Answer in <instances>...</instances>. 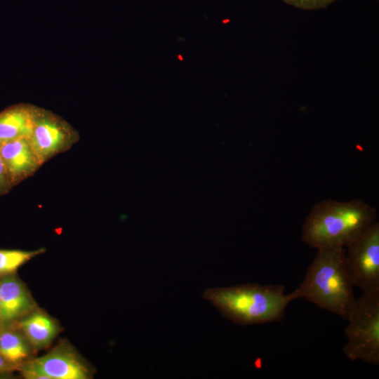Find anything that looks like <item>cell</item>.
<instances>
[{
    "label": "cell",
    "instance_id": "cell-1",
    "mask_svg": "<svg viewBox=\"0 0 379 379\" xmlns=\"http://www.w3.org/2000/svg\"><path fill=\"white\" fill-rule=\"evenodd\" d=\"M317 250L304 279L290 293L293 300L303 298L346 320L356 298L345 262V248Z\"/></svg>",
    "mask_w": 379,
    "mask_h": 379
},
{
    "label": "cell",
    "instance_id": "cell-2",
    "mask_svg": "<svg viewBox=\"0 0 379 379\" xmlns=\"http://www.w3.org/2000/svg\"><path fill=\"white\" fill-rule=\"evenodd\" d=\"M375 208L363 200H324L316 204L305 218L302 239L312 248L346 247L376 222Z\"/></svg>",
    "mask_w": 379,
    "mask_h": 379
},
{
    "label": "cell",
    "instance_id": "cell-3",
    "mask_svg": "<svg viewBox=\"0 0 379 379\" xmlns=\"http://www.w3.org/2000/svg\"><path fill=\"white\" fill-rule=\"evenodd\" d=\"M203 298L227 319L241 326L281 321L293 300L284 285L258 284L208 288Z\"/></svg>",
    "mask_w": 379,
    "mask_h": 379
},
{
    "label": "cell",
    "instance_id": "cell-4",
    "mask_svg": "<svg viewBox=\"0 0 379 379\" xmlns=\"http://www.w3.org/2000/svg\"><path fill=\"white\" fill-rule=\"evenodd\" d=\"M346 320L344 354L352 361L379 365V290L356 298Z\"/></svg>",
    "mask_w": 379,
    "mask_h": 379
},
{
    "label": "cell",
    "instance_id": "cell-5",
    "mask_svg": "<svg viewBox=\"0 0 379 379\" xmlns=\"http://www.w3.org/2000/svg\"><path fill=\"white\" fill-rule=\"evenodd\" d=\"M345 262L354 287L379 290V224L375 222L347 246Z\"/></svg>",
    "mask_w": 379,
    "mask_h": 379
},
{
    "label": "cell",
    "instance_id": "cell-6",
    "mask_svg": "<svg viewBox=\"0 0 379 379\" xmlns=\"http://www.w3.org/2000/svg\"><path fill=\"white\" fill-rule=\"evenodd\" d=\"M28 379H87L91 371L72 349L57 347L46 354L18 365Z\"/></svg>",
    "mask_w": 379,
    "mask_h": 379
},
{
    "label": "cell",
    "instance_id": "cell-7",
    "mask_svg": "<svg viewBox=\"0 0 379 379\" xmlns=\"http://www.w3.org/2000/svg\"><path fill=\"white\" fill-rule=\"evenodd\" d=\"M29 140L42 164L69 147L75 141V137L64 122L39 112Z\"/></svg>",
    "mask_w": 379,
    "mask_h": 379
},
{
    "label": "cell",
    "instance_id": "cell-8",
    "mask_svg": "<svg viewBox=\"0 0 379 379\" xmlns=\"http://www.w3.org/2000/svg\"><path fill=\"white\" fill-rule=\"evenodd\" d=\"M0 156L12 187L30 176L41 165L29 138L0 143Z\"/></svg>",
    "mask_w": 379,
    "mask_h": 379
},
{
    "label": "cell",
    "instance_id": "cell-9",
    "mask_svg": "<svg viewBox=\"0 0 379 379\" xmlns=\"http://www.w3.org/2000/svg\"><path fill=\"white\" fill-rule=\"evenodd\" d=\"M33 300L14 274L0 277V324H10L31 312Z\"/></svg>",
    "mask_w": 379,
    "mask_h": 379
},
{
    "label": "cell",
    "instance_id": "cell-10",
    "mask_svg": "<svg viewBox=\"0 0 379 379\" xmlns=\"http://www.w3.org/2000/svg\"><path fill=\"white\" fill-rule=\"evenodd\" d=\"M39 111L29 106L18 105L0 112V143L29 138Z\"/></svg>",
    "mask_w": 379,
    "mask_h": 379
},
{
    "label": "cell",
    "instance_id": "cell-11",
    "mask_svg": "<svg viewBox=\"0 0 379 379\" xmlns=\"http://www.w3.org/2000/svg\"><path fill=\"white\" fill-rule=\"evenodd\" d=\"M18 326L27 342L36 349L49 345L58 331L55 321L39 311L25 315L18 323Z\"/></svg>",
    "mask_w": 379,
    "mask_h": 379
},
{
    "label": "cell",
    "instance_id": "cell-12",
    "mask_svg": "<svg viewBox=\"0 0 379 379\" xmlns=\"http://www.w3.org/2000/svg\"><path fill=\"white\" fill-rule=\"evenodd\" d=\"M23 334L0 327V354L12 366L20 365L28 357L29 347Z\"/></svg>",
    "mask_w": 379,
    "mask_h": 379
},
{
    "label": "cell",
    "instance_id": "cell-13",
    "mask_svg": "<svg viewBox=\"0 0 379 379\" xmlns=\"http://www.w3.org/2000/svg\"><path fill=\"white\" fill-rule=\"evenodd\" d=\"M44 251V248L34 251L0 249V277L14 274L22 265Z\"/></svg>",
    "mask_w": 379,
    "mask_h": 379
},
{
    "label": "cell",
    "instance_id": "cell-14",
    "mask_svg": "<svg viewBox=\"0 0 379 379\" xmlns=\"http://www.w3.org/2000/svg\"><path fill=\"white\" fill-rule=\"evenodd\" d=\"M285 4L306 11L325 8L338 0H281Z\"/></svg>",
    "mask_w": 379,
    "mask_h": 379
},
{
    "label": "cell",
    "instance_id": "cell-15",
    "mask_svg": "<svg viewBox=\"0 0 379 379\" xmlns=\"http://www.w3.org/2000/svg\"><path fill=\"white\" fill-rule=\"evenodd\" d=\"M11 187L4 164L0 156V196L7 193Z\"/></svg>",
    "mask_w": 379,
    "mask_h": 379
},
{
    "label": "cell",
    "instance_id": "cell-16",
    "mask_svg": "<svg viewBox=\"0 0 379 379\" xmlns=\"http://www.w3.org/2000/svg\"><path fill=\"white\" fill-rule=\"evenodd\" d=\"M12 365L10 364L0 354V373L4 371H8L9 367Z\"/></svg>",
    "mask_w": 379,
    "mask_h": 379
},
{
    "label": "cell",
    "instance_id": "cell-17",
    "mask_svg": "<svg viewBox=\"0 0 379 379\" xmlns=\"http://www.w3.org/2000/svg\"><path fill=\"white\" fill-rule=\"evenodd\" d=\"M179 58H180V60H182V57H181L180 55H179Z\"/></svg>",
    "mask_w": 379,
    "mask_h": 379
},
{
    "label": "cell",
    "instance_id": "cell-18",
    "mask_svg": "<svg viewBox=\"0 0 379 379\" xmlns=\"http://www.w3.org/2000/svg\"><path fill=\"white\" fill-rule=\"evenodd\" d=\"M1 326V324H0V327Z\"/></svg>",
    "mask_w": 379,
    "mask_h": 379
}]
</instances>
